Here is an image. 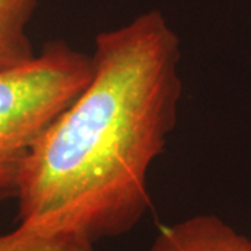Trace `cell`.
Segmentation results:
<instances>
[{
    "instance_id": "cell-1",
    "label": "cell",
    "mask_w": 251,
    "mask_h": 251,
    "mask_svg": "<svg viewBox=\"0 0 251 251\" xmlns=\"http://www.w3.org/2000/svg\"><path fill=\"white\" fill-rule=\"evenodd\" d=\"M180 41L159 10L99 32L92 77L46 128L18 181V226L95 243L133 230L177 122Z\"/></svg>"
},
{
    "instance_id": "cell-2",
    "label": "cell",
    "mask_w": 251,
    "mask_h": 251,
    "mask_svg": "<svg viewBox=\"0 0 251 251\" xmlns=\"http://www.w3.org/2000/svg\"><path fill=\"white\" fill-rule=\"evenodd\" d=\"M91 77V54L63 39L46 42L31 62L0 73V201L16 198L35 144Z\"/></svg>"
},
{
    "instance_id": "cell-3",
    "label": "cell",
    "mask_w": 251,
    "mask_h": 251,
    "mask_svg": "<svg viewBox=\"0 0 251 251\" xmlns=\"http://www.w3.org/2000/svg\"><path fill=\"white\" fill-rule=\"evenodd\" d=\"M145 251H251V239L215 215H194L162 226Z\"/></svg>"
},
{
    "instance_id": "cell-4",
    "label": "cell",
    "mask_w": 251,
    "mask_h": 251,
    "mask_svg": "<svg viewBox=\"0 0 251 251\" xmlns=\"http://www.w3.org/2000/svg\"><path fill=\"white\" fill-rule=\"evenodd\" d=\"M38 0H0V73L35 59L28 24Z\"/></svg>"
},
{
    "instance_id": "cell-5",
    "label": "cell",
    "mask_w": 251,
    "mask_h": 251,
    "mask_svg": "<svg viewBox=\"0 0 251 251\" xmlns=\"http://www.w3.org/2000/svg\"><path fill=\"white\" fill-rule=\"evenodd\" d=\"M92 243L66 233H38L17 226L0 234V251H95Z\"/></svg>"
}]
</instances>
